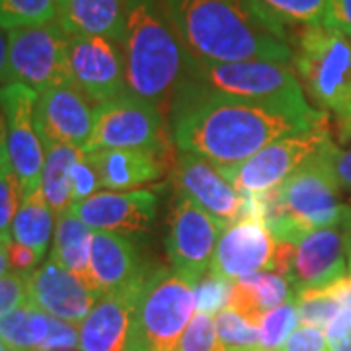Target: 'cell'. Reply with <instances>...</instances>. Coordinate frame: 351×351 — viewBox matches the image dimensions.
<instances>
[{
	"label": "cell",
	"mask_w": 351,
	"mask_h": 351,
	"mask_svg": "<svg viewBox=\"0 0 351 351\" xmlns=\"http://www.w3.org/2000/svg\"><path fill=\"white\" fill-rule=\"evenodd\" d=\"M94 108L75 84L39 92L36 125L43 149L49 145H71L84 151L94 127Z\"/></svg>",
	"instance_id": "obj_17"
},
{
	"label": "cell",
	"mask_w": 351,
	"mask_h": 351,
	"mask_svg": "<svg viewBox=\"0 0 351 351\" xmlns=\"http://www.w3.org/2000/svg\"><path fill=\"white\" fill-rule=\"evenodd\" d=\"M324 24L336 27L351 39V0H326Z\"/></svg>",
	"instance_id": "obj_42"
},
{
	"label": "cell",
	"mask_w": 351,
	"mask_h": 351,
	"mask_svg": "<svg viewBox=\"0 0 351 351\" xmlns=\"http://www.w3.org/2000/svg\"><path fill=\"white\" fill-rule=\"evenodd\" d=\"M10 271V256H8V246L0 244V277L6 276Z\"/></svg>",
	"instance_id": "obj_49"
},
{
	"label": "cell",
	"mask_w": 351,
	"mask_h": 351,
	"mask_svg": "<svg viewBox=\"0 0 351 351\" xmlns=\"http://www.w3.org/2000/svg\"><path fill=\"white\" fill-rule=\"evenodd\" d=\"M172 180L178 195H186L197 203L225 228L240 219L260 217L258 199L240 193L215 164L197 154L180 151L172 168Z\"/></svg>",
	"instance_id": "obj_12"
},
{
	"label": "cell",
	"mask_w": 351,
	"mask_h": 351,
	"mask_svg": "<svg viewBox=\"0 0 351 351\" xmlns=\"http://www.w3.org/2000/svg\"><path fill=\"white\" fill-rule=\"evenodd\" d=\"M230 289H232V283H228V281L221 279V277L207 274L197 283V287H195V306H197V313H207L211 314V316H217L223 308L228 306Z\"/></svg>",
	"instance_id": "obj_36"
},
{
	"label": "cell",
	"mask_w": 351,
	"mask_h": 351,
	"mask_svg": "<svg viewBox=\"0 0 351 351\" xmlns=\"http://www.w3.org/2000/svg\"><path fill=\"white\" fill-rule=\"evenodd\" d=\"M334 293H336V297H338L341 304H346V306H350L351 308V276L348 274L346 277H341L339 281H336L334 285Z\"/></svg>",
	"instance_id": "obj_46"
},
{
	"label": "cell",
	"mask_w": 351,
	"mask_h": 351,
	"mask_svg": "<svg viewBox=\"0 0 351 351\" xmlns=\"http://www.w3.org/2000/svg\"><path fill=\"white\" fill-rule=\"evenodd\" d=\"M215 328L225 351H263L260 326L228 306L215 316Z\"/></svg>",
	"instance_id": "obj_31"
},
{
	"label": "cell",
	"mask_w": 351,
	"mask_h": 351,
	"mask_svg": "<svg viewBox=\"0 0 351 351\" xmlns=\"http://www.w3.org/2000/svg\"><path fill=\"white\" fill-rule=\"evenodd\" d=\"M121 51L129 92L170 112L178 90L191 78L193 59L178 38L164 0H127Z\"/></svg>",
	"instance_id": "obj_3"
},
{
	"label": "cell",
	"mask_w": 351,
	"mask_h": 351,
	"mask_svg": "<svg viewBox=\"0 0 351 351\" xmlns=\"http://www.w3.org/2000/svg\"><path fill=\"white\" fill-rule=\"evenodd\" d=\"M336 131L339 143H351V115L336 117Z\"/></svg>",
	"instance_id": "obj_47"
},
{
	"label": "cell",
	"mask_w": 351,
	"mask_h": 351,
	"mask_svg": "<svg viewBox=\"0 0 351 351\" xmlns=\"http://www.w3.org/2000/svg\"><path fill=\"white\" fill-rule=\"evenodd\" d=\"M293 69L308 98L336 117L351 115V39L326 24L302 25Z\"/></svg>",
	"instance_id": "obj_5"
},
{
	"label": "cell",
	"mask_w": 351,
	"mask_h": 351,
	"mask_svg": "<svg viewBox=\"0 0 351 351\" xmlns=\"http://www.w3.org/2000/svg\"><path fill=\"white\" fill-rule=\"evenodd\" d=\"M195 313V287L188 281L166 267L145 274L125 351H174Z\"/></svg>",
	"instance_id": "obj_6"
},
{
	"label": "cell",
	"mask_w": 351,
	"mask_h": 351,
	"mask_svg": "<svg viewBox=\"0 0 351 351\" xmlns=\"http://www.w3.org/2000/svg\"><path fill=\"white\" fill-rule=\"evenodd\" d=\"M57 0H0V27L12 32L55 22Z\"/></svg>",
	"instance_id": "obj_30"
},
{
	"label": "cell",
	"mask_w": 351,
	"mask_h": 351,
	"mask_svg": "<svg viewBox=\"0 0 351 351\" xmlns=\"http://www.w3.org/2000/svg\"><path fill=\"white\" fill-rule=\"evenodd\" d=\"M276 351H330L328 350L326 334L322 328L316 326H301L295 328V332L289 336L281 348Z\"/></svg>",
	"instance_id": "obj_39"
},
{
	"label": "cell",
	"mask_w": 351,
	"mask_h": 351,
	"mask_svg": "<svg viewBox=\"0 0 351 351\" xmlns=\"http://www.w3.org/2000/svg\"><path fill=\"white\" fill-rule=\"evenodd\" d=\"M127 0H57L55 22L71 38H106L121 45Z\"/></svg>",
	"instance_id": "obj_23"
},
{
	"label": "cell",
	"mask_w": 351,
	"mask_h": 351,
	"mask_svg": "<svg viewBox=\"0 0 351 351\" xmlns=\"http://www.w3.org/2000/svg\"><path fill=\"white\" fill-rule=\"evenodd\" d=\"M341 232H343V240H346V254H348V271L351 276V201L346 207V215L341 221Z\"/></svg>",
	"instance_id": "obj_45"
},
{
	"label": "cell",
	"mask_w": 351,
	"mask_h": 351,
	"mask_svg": "<svg viewBox=\"0 0 351 351\" xmlns=\"http://www.w3.org/2000/svg\"><path fill=\"white\" fill-rule=\"evenodd\" d=\"M51 322L53 316L25 302L0 316V338L12 351H41L49 338Z\"/></svg>",
	"instance_id": "obj_27"
},
{
	"label": "cell",
	"mask_w": 351,
	"mask_h": 351,
	"mask_svg": "<svg viewBox=\"0 0 351 351\" xmlns=\"http://www.w3.org/2000/svg\"><path fill=\"white\" fill-rule=\"evenodd\" d=\"M145 274L135 244L125 234L94 230L90 256V287L106 295L125 287Z\"/></svg>",
	"instance_id": "obj_22"
},
{
	"label": "cell",
	"mask_w": 351,
	"mask_h": 351,
	"mask_svg": "<svg viewBox=\"0 0 351 351\" xmlns=\"http://www.w3.org/2000/svg\"><path fill=\"white\" fill-rule=\"evenodd\" d=\"M330 351H351V308L341 304L339 313L324 330Z\"/></svg>",
	"instance_id": "obj_41"
},
{
	"label": "cell",
	"mask_w": 351,
	"mask_h": 351,
	"mask_svg": "<svg viewBox=\"0 0 351 351\" xmlns=\"http://www.w3.org/2000/svg\"><path fill=\"white\" fill-rule=\"evenodd\" d=\"M156 193L152 189L98 191L71 205V211L92 230L135 234L149 230L156 215Z\"/></svg>",
	"instance_id": "obj_19"
},
{
	"label": "cell",
	"mask_w": 351,
	"mask_h": 351,
	"mask_svg": "<svg viewBox=\"0 0 351 351\" xmlns=\"http://www.w3.org/2000/svg\"><path fill=\"white\" fill-rule=\"evenodd\" d=\"M6 55H8V32L0 27V86H2V75L6 66Z\"/></svg>",
	"instance_id": "obj_48"
},
{
	"label": "cell",
	"mask_w": 351,
	"mask_h": 351,
	"mask_svg": "<svg viewBox=\"0 0 351 351\" xmlns=\"http://www.w3.org/2000/svg\"><path fill=\"white\" fill-rule=\"evenodd\" d=\"M248 4L263 24L285 41L289 27L324 24L326 20V0H248Z\"/></svg>",
	"instance_id": "obj_29"
},
{
	"label": "cell",
	"mask_w": 351,
	"mask_h": 351,
	"mask_svg": "<svg viewBox=\"0 0 351 351\" xmlns=\"http://www.w3.org/2000/svg\"><path fill=\"white\" fill-rule=\"evenodd\" d=\"M318 152H320V156L330 166L332 174H334L336 182H338L339 189L351 193V149H343L341 145L334 143V138L330 137L320 147Z\"/></svg>",
	"instance_id": "obj_37"
},
{
	"label": "cell",
	"mask_w": 351,
	"mask_h": 351,
	"mask_svg": "<svg viewBox=\"0 0 351 351\" xmlns=\"http://www.w3.org/2000/svg\"><path fill=\"white\" fill-rule=\"evenodd\" d=\"M6 350V346H4V341H2V338H0V351Z\"/></svg>",
	"instance_id": "obj_50"
},
{
	"label": "cell",
	"mask_w": 351,
	"mask_h": 351,
	"mask_svg": "<svg viewBox=\"0 0 351 351\" xmlns=\"http://www.w3.org/2000/svg\"><path fill=\"white\" fill-rule=\"evenodd\" d=\"M84 154L82 149L71 145L45 147V162L41 172V191L55 215H61L73 205L71 172L76 160Z\"/></svg>",
	"instance_id": "obj_28"
},
{
	"label": "cell",
	"mask_w": 351,
	"mask_h": 351,
	"mask_svg": "<svg viewBox=\"0 0 351 351\" xmlns=\"http://www.w3.org/2000/svg\"><path fill=\"white\" fill-rule=\"evenodd\" d=\"M94 230L86 226L71 209L57 215L55 234L51 242L49 260L69 269L90 287V256ZM92 289V287H90Z\"/></svg>",
	"instance_id": "obj_25"
},
{
	"label": "cell",
	"mask_w": 351,
	"mask_h": 351,
	"mask_svg": "<svg viewBox=\"0 0 351 351\" xmlns=\"http://www.w3.org/2000/svg\"><path fill=\"white\" fill-rule=\"evenodd\" d=\"M299 306V320L306 326H316L326 330L332 318L339 313L341 301L336 297L332 285L324 289H304L295 293Z\"/></svg>",
	"instance_id": "obj_32"
},
{
	"label": "cell",
	"mask_w": 351,
	"mask_h": 351,
	"mask_svg": "<svg viewBox=\"0 0 351 351\" xmlns=\"http://www.w3.org/2000/svg\"><path fill=\"white\" fill-rule=\"evenodd\" d=\"M10 166V156H8V131H6V115L0 106V172Z\"/></svg>",
	"instance_id": "obj_44"
},
{
	"label": "cell",
	"mask_w": 351,
	"mask_h": 351,
	"mask_svg": "<svg viewBox=\"0 0 351 351\" xmlns=\"http://www.w3.org/2000/svg\"><path fill=\"white\" fill-rule=\"evenodd\" d=\"M170 121L178 151L197 154L225 170L248 160L283 135L326 123L330 115L320 119L291 115L221 94L191 76L170 106Z\"/></svg>",
	"instance_id": "obj_1"
},
{
	"label": "cell",
	"mask_w": 351,
	"mask_h": 351,
	"mask_svg": "<svg viewBox=\"0 0 351 351\" xmlns=\"http://www.w3.org/2000/svg\"><path fill=\"white\" fill-rule=\"evenodd\" d=\"M71 186H73V205L80 203V201L92 197L94 193H98L100 186V178L96 168L92 166L88 154L84 152L76 164L73 166V172H71Z\"/></svg>",
	"instance_id": "obj_38"
},
{
	"label": "cell",
	"mask_w": 351,
	"mask_h": 351,
	"mask_svg": "<svg viewBox=\"0 0 351 351\" xmlns=\"http://www.w3.org/2000/svg\"><path fill=\"white\" fill-rule=\"evenodd\" d=\"M57 225V215L43 197L41 188L25 193L20 209L14 217L12 242L34 250L43 260L47 248H51Z\"/></svg>",
	"instance_id": "obj_26"
},
{
	"label": "cell",
	"mask_w": 351,
	"mask_h": 351,
	"mask_svg": "<svg viewBox=\"0 0 351 351\" xmlns=\"http://www.w3.org/2000/svg\"><path fill=\"white\" fill-rule=\"evenodd\" d=\"M164 6L195 63L293 61L291 43L263 24L248 0H164Z\"/></svg>",
	"instance_id": "obj_2"
},
{
	"label": "cell",
	"mask_w": 351,
	"mask_h": 351,
	"mask_svg": "<svg viewBox=\"0 0 351 351\" xmlns=\"http://www.w3.org/2000/svg\"><path fill=\"white\" fill-rule=\"evenodd\" d=\"M223 230L225 226L213 215L186 195H178L166 237L170 269L191 287H197L211 269L217 240Z\"/></svg>",
	"instance_id": "obj_11"
},
{
	"label": "cell",
	"mask_w": 351,
	"mask_h": 351,
	"mask_svg": "<svg viewBox=\"0 0 351 351\" xmlns=\"http://www.w3.org/2000/svg\"><path fill=\"white\" fill-rule=\"evenodd\" d=\"M191 76L221 94L254 101L271 110L320 119L328 115L313 110L304 98L299 78L287 64L271 61H242V63H195Z\"/></svg>",
	"instance_id": "obj_7"
},
{
	"label": "cell",
	"mask_w": 351,
	"mask_h": 351,
	"mask_svg": "<svg viewBox=\"0 0 351 351\" xmlns=\"http://www.w3.org/2000/svg\"><path fill=\"white\" fill-rule=\"evenodd\" d=\"M293 297L289 279L277 271H258L237 279L230 289L228 308L242 314L252 324L260 326L267 311L276 308Z\"/></svg>",
	"instance_id": "obj_24"
},
{
	"label": "cell",
	"mask_w": 351,
	"mask_h": 351,
	"mask_svg": "<svg viewBox=\"0 0 351 351\" xmlns=\"http://www.w3.org/2000/svg\"><path fill=\"white\" fill-rule=\"evenodd\" d=\"M277 240L262 217L240 219L217 240L209 274L228 283L258 271H276Z\"/></svg>",
	"instance_id": "obj_14"
},
{
	"label": "cell",
	"mask_w": 351,
	"mask_h": 351,
	"mask_svg": "<svg viewBox=\"0 0 351 351\" xmlns=\"http://www.w3.org/2000/svg\"><path fill=\"white\" fill-rule=\"evenodd\" d=\"M174 351H225L217 336L215 316L207 313L193 314Z\"/></svg>",
	"instance_id": "obj_35"
},
{
	"label": "cell",
	"mask_w": 351,
	"mask_h": 351,
	"mask_svg": "<svg viewBox=\"0 0 351 351\" xmlns=\"http://www.w3.org/2000/svg\"><path fill=\"white\" fill-rule=\"evenodd\" d=\"M101 149L174 154V141L166 123V113L131 92L96 106L94 127L84 152Z\"/></svg>",
	"instance_id": "obj_8"
},
{
	"label": "cell",
	"mask_w": 351,
	"mask_h": 351,
	"mask_svg": "<svg viewBox=\"0 0 351 351\" xmlns=\"http://www.w3.org/2000/svg\"><path fill=\"white\" fill-rule=\"evenodd\" d=\"M71 36L57 22L8 32L2 84H24L36 92L73 84Z\"/></svg>",
	"instance_id": "obj_9"
},
{
	"label": "cell",
	"mask_w": 351,
	"mask_h": 351,
	"mask_svg": "<svg viewBox=\"0 0 351 351\" xmlns=\"http://www.w3.org/2000/svg\"><path fill=\"white\" fill-rule=\"evenodd\" d=\"M57 351H80L78 348H73V350H57Z\"/></svg>",
	"instance_id": "obj_51"
},
{
	"label": "cell",
	"mask_w": 351,
	"mask_h": 351,
	"mask_svg": "<svg viewBox=\"0 0 351 351\" xmlns=\"http://www.w3.org/2000/svg\"><path fill=\"white\" fill-rule=\"evenodd\" d=\"M69 55L73 84L94 106L129 92L119 43L106 38H71Z\"/></svg>",
	"instance_id": "obj_15"
},
{
	"label": "cell",
	"mask_w": 351,
	"mask_h": 351,
	"mask_svg": "<svg viewBox=\"0 0 351 351\" xmlns=\"http://www.w3.org/2000/svg\"><path fill=\"white\" fill-rule=\"evenodd\" d=\"M25 285L27 302L53 318L75 326L86 318L100 299V295L88 287L84 279L57 265L53 260L27 271Z\"/></svg>",
	"instance_id": "obj_18"
},
{
	"label": "cell",
	"mask_w": 351,
	"mask_h": 351,
	"mask_svg": "<svg viewBox=\"0 0 351 351\" xmlns=\"http://www.w3.org/2000/svg\"><path fill=\"white\" fill-rule=\"evenodd\" d=\"M301 324L299 320V306L295 293L293 297L279 304L276 308L267 311L260 320V338H262L263 351H276L283 346V341L295 332V328Z\"/></svg>",
	"instance_id": "obj_33"
},
{
	"label": "cell",
	"mask_w": 351,
	"mask_h": 351,
	"mask_svg": "<svg viewBox=\"0 0 351 351\" xmlns=\"http://www.w3.org/2000/svg\"><path fill=\"white\" fill-rule=\"evenodd\" d=\"M96 168L100 186L108 191H135L158 182L174 168V154L131 149H101L86 152Z\"/></svg>",
	"instance_id": "obj_21"
},
{
	"label": "cell",
	"mask_w": 351,
	"mask_h": 351,
	"mask_svg": "<svg viewBox=\"0 0 351 351\" xmlns=\"http://www.w3.org/2000/svg\"><path fill=\"white\" fill-rule=\"evenodd\" d=\"M27 302L24 271H8L0 277V316Z\"/></svg>",
	"instance_id": "obj_40"
},
{
	"label": "cell",
	"mask_w": 351,
	"mask_h": 351,
	"mask_svg": "<svg viewBox=\"0 0 351 351\" xmlns=\"http://www.w3.org/2000/svg\"><path fill=\"white\" fill-rule=\"evenodd\" d=\"M4 351H12V350H8V348H6V350H4Z\"/></svg>",
	"instance_id": "obj_52"
},
{
	"label": "cell",
	"mask_w": 351,
	"mask_h": 351,
	"mask_svg": "<svg viewBox=\"0 0 351 351\" xmlns=\"http://www.w3.org/2000/svg\"><path fill=\"white\" fill-rule=\"evenodd\" d=\"M336 178L316 152L269 193L258 195L260 215L277 242L295 240L326 226H339L348 203H341Z\"/></svg>",
	"instance_id": "obj_4"
},
{
	"label": "cell",
	"mask_w": 351,
	"mask_h": 351,
	"mask_svg": "<svg viewBox=\"0 0 351 351\" xmlns=\"http://www.w3.org/2000/svg\"><path fill=\"white\" fill-rule=\"evenodd\" d=\"M330 137V121L306 131L289 133L263 147L248 160L221 170V174L240 193L258 197L279 188L289 176L313 158Z\"/></svg>",
	"instance_id": "obj_10"
},
{
	"label": "cell",
	"mask_w": 351,
	"mask_h": 351,
	"mask_svg": "<svg viewBox=\"0 0 351 351\" xmlns=\"http://www.w3.org/2000/svg\"><path fill=\"white\" fill-rule=\"evenodd\" d=\"M36 101L38 92L24 84L0 86V106L6 115L10 166L22 184L24 195L41 188V172L45 162V149L36 125Z\"/></svg>",
	"instance_id": "obj_13"
},
{
	"label": "cell",
	"mask_w": 351,
	"mask_h": 351,
	"mask_svg": "<svg viewBox=\"0 0 351 351\" xmlns=\"http://www.w3.org/2000/svg\"><path fill=\"white\" fill-rule=\"evenodd\" d=\"M22 199H24L22 184L12 166H8L6 170L0 172V244L4 246L12 244L14 217L20 209Z\"/></svg>",
	"instance_id": "obj_34"
},
{
	"label": "cell",
	"mask_w": 351,
	"mask_h": 351,
	"mask_svg": "<svg viewBox=\"0 0 351 351\" xmlns=\"http://www.w3.org/2000/svg\"><path fill=\"white\" fill-rule=\"evenodd\" d=\"M145 274L125 287L101 295L90 314L78 324V350L125 351L131 318Z\"/></svg>",
	"instance_id": "obj_20"
},
{
	"label": "cell",
	"mask_w": 351,
	"mask_h": 351,
	"mask_svg": "<svg viewBox=\"0 0 351 351\" xmlns=\"http://www.w3.org/2000/svg\"><path fill=\"white\" fill-rule=\"evenodd\" d=\"M8 256H10V267H14V271H32L36 269L39 263H41V258L34 250L25 248L22 244H16L12 242L8 246Z\"/></svg>",
	"instance_id": "obj_43"
},
{
	"label": "cell",
	"mask_w": 351,
	"mask_h": 351,
	"mask_svg": "<svg viewBox=\"0 0 351 351\" xmlns=\"http://www.w3.org/2000/svg\"><path fill=\"white\" fill-rule=\"evenodd\" d=\"M348 274V254L341 226L318 228L293 242L287 269L293 293L330 287Z\"/></svg>",
	"instance_id": "obj_16"
}]
</instances>
